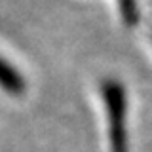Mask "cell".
I'll return each instance as SVG.
<instances>
[{"instance_id":"cell-1","label":"cell","mask_w":152,"mask_h":152,"mask_svg":"<svg viewBox=\"0 0 152 152\" xmlns=\"http://www.w3.org/2000/svg\"><path fill=\"white\" fill-rule=\"evenodd\" d=\"M101 95L104 101L108 116V133H110V150L112 152H127V129H126V116H127V99L126 88L122 82L114 78L103 80Z\"/></svg>"},{"instance_id":"cell-2","label":"cell","mask_w":152,"mask_h":152,"mask_svg":"<svg viewBox=\"0 0 152 152\" xmlns=\"http://www.w3.org/2000/svg\"><path fill=\"white\" fill-rule=\"evenodd\" d=\"M0 86L10 95H23V91L27 88L21 72H19L15 66L10 65L6 59H2V57H0Z\"/></svg>"},{"instance_id":"cell-3","label":"cell","mask_w":152,"mask_h":152,"mask_svg":"<svg viewBox=\"0 0 152 152\" xmlns=\"http://www.w3.org/2000/svg\"><path fill=\"white\" fill-rule=\"evenodd\" d=\"M118 10H120V17L126 27H135L141 21V10L137 0H118Z\"/></svg>"}]
</instances>
